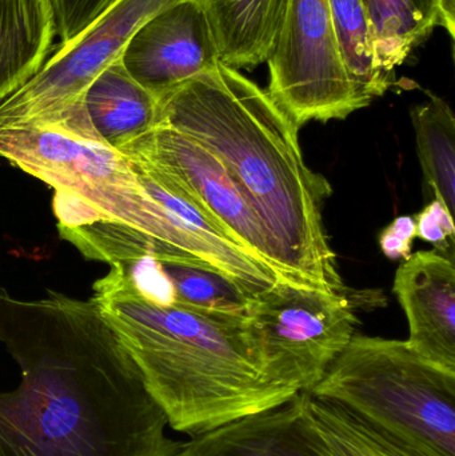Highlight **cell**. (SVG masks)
Here are the masks:
<instances>
[{
	"mask_svg": "<svg viewBox=\"0 0 455 456\" xmlns=\"http://www.w3.org/2000/svg\"><path fill=\"white\" fill-rule=\"evenodd\" d=\"M0 342L20 383L0 393V456H174L167 417L93 297L0 287Z\"/></svg>",
	"mask_w": 455,
	"mask_h": 456,
	"instance_id": "6da1fadb",
	"label": "cell"
},
{
	"mask_svg": "<svg viewBox=\"0 0 455 456\" xmlns=\"http://www.w3.org/2000/svg\"><path fill=\"white\" fill-rule=\"evenodd\" d=\"M158 102L157 126L184 134L224 166L264 227L282 279L344 292L322 224L330 186L307 167L299 128L267 91L219 63Z\"/></svg>",
	"mask_w": 455,
	"mask_h": 456,
	"instance_id": "7a4b0ae2",
	"label": "cell"
},
{
	"mask_svg": "<svg viewBox=\"0 0 455 456\" xmlns=\"http://www.w3.org/2000/svg\"><path fill=\"white\" fill-rule=\"evenodd\" d=\"M91 297L178 433L192 438L299 395L264 380L248 314L150 299L122 263L95 281Z\"/></svg>",
	"mask_w": 455,
	"mask_h": 456,
	"instance_id": "3957f363",
	"label": "cell"
},
{
	"mask_svg": "<svg viewBox=\"0 0 455 456\" xmlns=\"http://www.w3.org/2000/svg\"><path fill=\"white\" fill-rule=\"evenodd\" d=\"M0 158L55 190L59 230L109 224L135 231L159 262L210 265L250 294L272 273L240 247L181 187L146 179L109 144L51 126L0 127Z\"/></svg>",
	"mask_w": 455,
	"mask_h": 456,
	"instance_id": "277c9868",
	"label": "cell"
},
{
	"mask_svg": "<svg viewBox=\"0 0 455 456\" xmlns=\"http://www.w3.org/2000/svg\"><path fill=\"white\" fill-rule=\"evenodd\" d=\"M310 395L418 456H455V374L406 340L354 335Z\"/></svg>",
	"mask_w": 455,
	"mask_h": 456,
	"instance_id": "5b68a950",
	"label": "cell"
},
{
	"mask_svg": "<svg viewBox=\"0 0 455 456\" xmlns=\"http://www.w3.org/2000/svg\"><path fill=\"white\" fill-rule=\"evenodd\" d=\"M248 316L264 380L297 394L310 393L321 382L358 323L344 292L288 281L254 295Z\"/></svg>",
	"mask_w": 455,
	"mask_h": 456,
	"instance_id": "8992f818",
	"label": "cell"
},
{
	"mask_svg": "<svg viewBox=\"0 0 455 456\" xmlns=\"http://www.w3.org/2000/svg\"><path fill=\"white\" fill-rule=\"evenodd\" d=\"M267 63V94L298 128L312 120L346 119L368 107L345 69L329 0L286 2Z\"/></svg>",
	"mask_w": 455,
	"mask_h": 456,
	"instance_id": "52a82bcc",
	"label": "cell"
},
{
	"mask_svg": "<svg viewBox=\"0 0 455 456\" xmlns=\"http://www.w3.org/2000/svg\"><path fill=\"white\" fill-rule=\"evenodd\" d=\"M178 0H118L74 39L61 43L39 71L0 103V127L55 126L115 61L134 32Z\"/></svg>",
	"mask_w": 455,
	"mask_h": 456,
	"instance_id": "ba28073f",
	"label": "cell"
},
{
	"mask_svg": "<svg viewBox=\"0 0 455 456\" xmlns=\"http://www.w3.org/2000/svg\"><path fill=\"white\" fill-rule=\"evenodd\" d=\"M119 151L159 168L240 247L278 273L264 227L224 166L208 150L174 128L157 126Z\"/></svg>",
	"mask_w": 455,
	"mask_h": 456,
	"instance_id": "9c48e42d",
	"label": "cell"
},
{
	"mask_svg": "<svg viewBox=\"0 0 455 456\" xmlns=\"http://www.w3.org/2000/svg\"><path fill=\"white\" fill-rule=\"evenodd\" d=\"M120 63L135 82L160 99L222 61L203 8L195 0H178L134 32Z\"/></svg>",
	"mask_w": 455,
	"mask_h": 456,
	"instance_id": "30bf717a",
	"label": "cell"
},
{
	"mask_svg": "<svg viewBox=\"0 0 455 456\" xmlns=\"http://www.w3.org/2000/svg\"><path fill=\"white\" fill-rule=\"evenodd\" d=\"M394 292L409 322L411 350L455 374V265L440 251L411 254L398 268Z\"/></svg>",
	"mask_w": 455,
	"mask_h": 456,
	"instance_id": "8fae6325",
	"label": "cell"
},
{
	"mask_svg": "<svg viewBox=\"0 0 455 456\" xmlns=\"http://www.w3.org/2000/svg\"><path fill=\"white\" fill-rule=\"evenodd\" d=\"M174 456H330L310 425L304 393L277 409L232 420L182 442Z\"/></svg>",
	"mask_w": 455,
	"mask_h": 456,
	"instance_id": "7c38bea8",
	"label": "cell"
},
{
	"mask_svg": "<svg viewBox=\"0 0 455 456\" xmlns=\"http://www.w3.org/2000/svg\"><path fill=\"white\" fill-rule=\"evenodd\" d=\"M96 138L120 150L154 130L159 102L126 71L120 59L107 67L79 102Z\"/></svg>",
	"mask_w": 455,
	"mask_h": 456,
	"instance_id": "4fadbf2b",
	"label": "cell"
},
{
	"mask_svg": "<svg viewBox=\"0 0 455 456\" xmlns=\"http://www.w3.org/2000/svg\"><path fill=\"white\" fill-rule=\"evenodd\" d=\"M205 11L221 61L232 69L267 63L288 0H195Z\"/></svg>",
	"mask_w": 455,
	"mask_h": 456,
	"instance_id": "5bb4252c",
	"label": "cell"
},
{
	"mask_svg": "<svg viewBox=\"0 0 455 456\" xmlns=\"http://www.w3.org/2000/svg\"><path fill=\"white\" fill-rule=\"evenodd\" d=\"M53 35L48 0H0V103L39 71Z\"/></svg>",
	"mask_w": 455,
	"mask_h": 456,
	"instance_id": "9a60e30c",
	"label": "cell"
},
{
	"mask_svg": "<svg viewBox=\"0 0 455 456\" xmlns=\"http://www.w3.org/2000/svg\"><path fill=\"white\" fill-rule=\"evenodd\" d=\"M376 35L377 56L382 69L394 77L416 48L437 27L454 37V0H363Z\"/></svg>",
	"mask_w": 455,
	"mask_h": 456,
	"instance_id": "2e32d148",
	"label": "cell"
},
{
	"mask_svg": "<svg viewBox=\"0 0 455 456\" xmlns=\"http://www.w3.org/2000/svg\"><path fill=\"white\" fill-rule=\"evenodd\" d=\"M329 2L347 77L361 101L369 106L394 85V77L387 75L379 64L373 23L363 0Z\"/></svg>",
	"mask_w": 455,
	"mask_h": 456,
	"instance_id": "e0dca14e",
	"label": "cell"
},
{
	"mask_svg": "<svg viewBox=\"0 0 455 456\" xmlns=\"http://www.w3.org/2000/svg\"><path fill=\"white\" fill-rule=\"evenodd\" d=\"M419 162L427 183L449 213L455 206V118L451 107L430 94L427 103L411 111Z\"/></svg>",
	"mask_w": 455,
	"mask_h": 456,
	"instance_id": "ac0fdd59",
	"label": "cell"
},
{
	"mask_svg": "<svg viewBox=\"0 0 455 456\" xmlns=\"http://www.w3.org/2000/svg\"><path fill=\"white\" fill-rule=\"evenodd\" d=\"M305 411L330 456H418L390 441L339 404L304 393Z\"/></svg>",
	"mask_w": 455,
	"mask_h": 456,
	"instance_id": "d6986e66",
	"label": "cell"
},
{
	"mask_svg": "<svg viewBox=\"0 0 455 456\" xmlns=\"http://www.w3.org/2000/svg\"><path fill=\"white\" fill-rule=\"evenodd\" d=\"M159 265L170 284L175 305L197 310L248 314L254 295L226 273L186 260H166L159 262Z\"/></svg>",
	"mask_w": 455,
	"mask_h": 456,
	"instance_id": "ffe728a7",
	"label": "cell"
},
{
	"mask_svg": "<svg viewBox=\"0 0 455 456\" xmlns=\"http://www.w3.org/2000/svg\"><path fill=\"white\" fill-rule=\"evenodd\" d=\"M118 0H48L53 29L61 43L74 39Z\"/></svg>",
	"mask_w": 455,
	"mask_h": 456,
	"instance_id": "44dd1931",
	"label": "cell"
},
{
	"mask_svg": "<svg viewBox=\"0 0 455 456\" xmlns=\"http://www.w3.org/2000/svg\"><path fill=\"white\" fill-rule=\"evenodd\" d=\"M417 238L432 243L433 246L446 255H453L454 247V216L438 200H433L421 213L414 216Z\"/></svg>",
	"mask_w": 455,
	"mask_h": 456,
	"instance_id": "7402d4cb",
	"label": "cell"
},
{
	"mask_svg": "<svg viewBox=\"0 0 455 456\" xmlns=\"http://www.w3.org/2000/svg\"><path fill=\"white\" fill-rule=\"evenodd\" d=\"M416 238L417 228L413 216H398L379 236V246L389 259L405 260L413 254L411 248Z\"/></svg>",
	"mask_w": 455,
	"mask_h": 456,
	"instance_id": "603a6c76",
	"label": "cell"
}]
</instances>
